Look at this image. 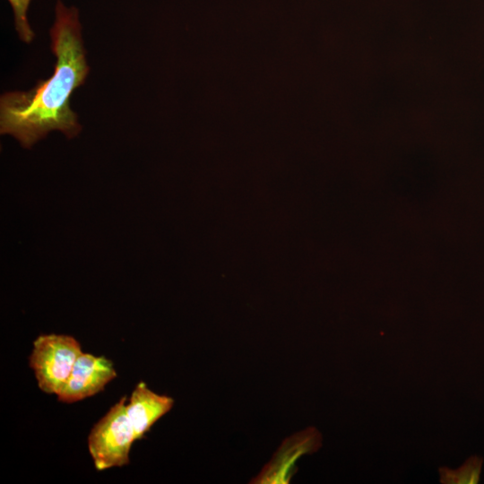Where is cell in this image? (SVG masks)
I'll use <instances>...</instances> for the list:
<instances>
[{
	"mask_svg": "<svg viewBox=\"0 0 484 484\" xmlns=\"http://www.w3.org/2000/svg\"><path fill=\"white\" fill-rule=\"evenodd\" d=\"M51 49L56 56L53 74L28 91L5 92L0 99V132L15 137L30 148L50 131L67 138L82 130L76 113L70 108L72 93L90 72L76 7L57 0L50 29Z\"/></svg>",
	"mask_w": 484,
	"mask_h": 484,
	"instance_id": "6da1fadb",
	"label": "cell"
},
{
	"mask_svg": "<svg viewBox=\"0 0 484 484\" xmlns=\"http://www.w3.org/2000/svg\"><path fill=\"white\" fill-rule=\"evenodd\" d=\"M82 352L81 344L73 336L54 333L38 336L33 341L29 364L39 388L46 393L58 395Z\"/></svg>",
	"mask_w": 484,
	"mask_h": 484,
	"instance_id": "7a4b0ae2",
	"label": "cell"
},
{
	"mask_svg": "<svg viewBox=\"0 0 484 484\" xmlns=\"http://www.w3.org/2000/svg\"><path fill=\"white\" fill-rule=\"evenodd\" d=\"M126 402L123 396L91 429L88 448L98 471L129 463V453L136 439L125 413Z\"/></svg>",
	"mask_w": 484,
	"mask_h": 484,
	"instance_id": "3957f363",
	"label": "cell"
},
{
	"mask_svg": "<svg viewBox=\"0 0 484 484\" xmlns=\"http://www.w3.org/2000/svg\"><path fill=\"white\" fill-rule=\"evenodd\" d=\"M116 376L113 363L106 357L82 352L57 399L65 403L79 402L102 391Z\"/></svg>",
	"mask_w": 484,
	"mask_h": 484,
	"instance_id": "277c9868",
	"label": "cell"
},
{
	"mask_svg": "<svg viewBox=\"0 0 484 484\" xmlns=\"http://www.w3.org/2000/svg\"><path fill=\"white\" fill-rule=\"evenodd\" d=\"M173 404L171 397L158 394L149 389L145 383L139 382L125 405V413L135 439H141L160 418L171 410Z\"/></svg>",
	"mask_w": 484,
	"mask_h": 484,
	"instance_id": "5b68a950",
	"label": "cell"
},
{
	"mask_svg": "<svg viewBox=\"0 0 484 484\" xmlns=\"http://www.w3.org/2000/svg\"><path fill=\"white\" fill-rule=\"evenodd\" d=\"M482 460L477 456L471 457L456 470L447 467L439 469L440 482L445 484L477 483L480 480Z\"/></svg>",
	"mask_w": 484,
	"mask_h": 484,
	"instance_id": "8992f818",
	"label": "cell"
},
{
	"mask_svg": "<svg viewBox=\"0 0 484 484\" xmlns=\"http://www.w3.org/2000/svg\"><path fill=\"white\" fill-rule=\"evenodd\" d=\"M31 0H8L14 14L15 30L21 40L30 43L34 39V32L30 28L27 11Z\"/></svg>",
	"mask_w": 484,
	"mask_h": 484,
	"instance_id": "52a82bcc",
	"label": "cell"
}]
</instances>
